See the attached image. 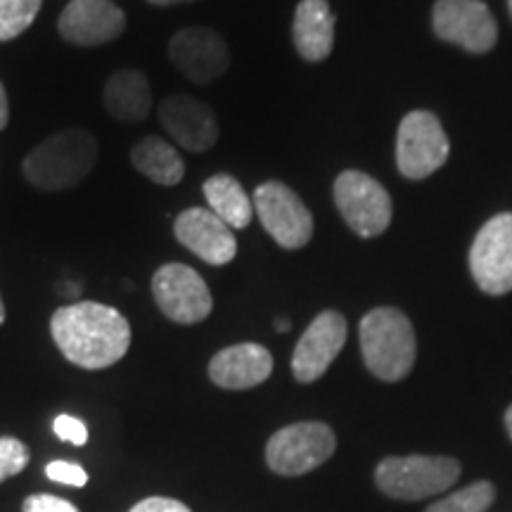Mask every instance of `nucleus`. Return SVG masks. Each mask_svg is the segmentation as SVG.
Instances as JSON below:
<instances>
[{"mask_svg":"<svg viewBox=\"0 0 512 512\" xmlns=\"http://www.w3.org/2000/svg\"><path fill=\"white\" fill-rule=\"evenodd\" d=\"M22 512H79V508H76L74 503L64 501L60 496L34 494L24 501Z\"/></svg>","mask_w":512,"mask_h":512,"instance_id":"nucleus-27","label":"nucleus"},{"mask_svg":"<svg viewBox=\"0 0 512 512\" xmlns=\"http://www.w3.org/2000/svg\"><path fill=\"white\" fill-rule=\"evenodd\" d=\"M290 328H292V323H290V320H287V318H278V320H275V330H278V332H287Z\"/></svg>","mask_w":512,"mask_h":512,"instance_id":"nucleus-30","label":"nucleus"},{"mask_svg":"<svg viewBox=\"0 0 512 512\" xmlns=\"http://www.w3.org/2000/svg\"><path fill=\"white\" fill-rule=\"evenodd\" d=\"M508 8H510V15H512V0H508Z\"/></svg>","mask_w":512,"mask_h":512,"instance_id":"nucleus-34","label":"nucleus"},{"mask_svg":"<svg viewBox=\"0 0 512 512\" xmlns=\"http://www.w3.org/2000/svg\"><path fill=\"white\" fill-rule=\"evenodd\" d=\"M335 204L347 226L361 238H377L392 223V197L363 171H342L335 181Z\"/></svg>","mask_w":512,"mask_h":512,"instance_id":"nucleus-7","label":"nucleus"},{"mask_svg":"<svg viewBox=\"0 0 512 512\" xmlns=\"http://www.w3.org/2000/svg\"><path fill=\"white\" fill-rule=\"evenodd\" d=\"M5 323V306H3V299H0V325Z\"/></svg>","mask_w":512,"mask_h":512,"instance_id":"nucleus-33","label":"nucleus"},{"mask_svg":"<svg viewBox=\"0 0 512 512\" xmlns=\"http://www.w3.org/2000/svg\"><path fill=\"white\" fill-rule=\"evenodd\" d=\"M254 211L261 226L285 249H302L313 238V216L302 197L280 181H268L254 190Z\"/></svg>","mask_w":512,"mask_h":512,"instance_id":"nucleus-8","label":"nucleus"},{"mask_svg":"<svg viewBox=\"0 0 512 512\" xmlns=\"http://www.w3.org/2000/svg\"><path fill=\"white\" fill-rule=\"evenodd\" d=\"M361 354L370 373L384 382H399L411 373L418 342L408 316L392 306L366 313L358 325Z\"/></svg>","mask_w":512,"mask_h":512,"instance_id":"nucleus-3","label":"nucleus"},{"mask_svg":"<svg viewBox=\"0 0 512 512\" xmlns=\"http://www.w3.org/2000/svg\"><path fill=\"white\" fill-rule=\"evenodd\" d=\"M131 162L140 174L150 178L157 185H176L183 181L185 164L174 145L157 136H147L138 140L131 150Z\"/></svg>","mask_w":512,"mask_h":512,"instance_id":"nucleus-21","label":"nucleus"},{"mask_svg":"<svg viewBox=\"0 0 512 512\" xmlns=\"http://www.w3.org/2000/svg\"><path fill=\"white\" fill-rule=\"evenodd\" d=\"M169 57L174 67L192 83H211L228 72L226 41L214 29H181L171 38Z\"/></svg>","mask_w":512,"mask_h":512,"instance_id":"nucleus-13","label":"nucleus"},{"mask_svg":"<svg viewBox=\"0 0 512 512\" xmlns=\"http://www.w3.org/2000/svg\"><path fill=\"white\" fill-rule=\"evenodd\" d=\"M29 460L31 453L22 441L15 437H0V484L19 475L29 465Z\"/></svg>","mask_w":512,"mask_h":512,"instance_id":"nucleus-24","label":"nucleus"},{"mask_svg":"<svg viewBox=\"0 0 512 512\" xmlns=\"http://www.w3.org/2000/svg\"><path fill=\"white\" fill-rule=\"evenodd\" d=\"M496 489L491 482H475L465 489L456 491V494L441 498L434 505H430L425 512H486L489 505L494 503Z\"/></svg>","mask_w":512,"mask_h":512,"instance_id":"nucleus-22","label":"nucleus"},{"mask_svg":"<svg viewBox=\"0 0 512 512\" xmlns=\"http://www.w3.org/2000/svg\"><path fill=\"white\" fill-rule=\"evenodd\" d=\"M43 0H0V43L22 36L38 17Z\"/></svg>","mask_w":512,"mask_h":512,"instance_id":"nucleus-23","label":"nucleus"},{"mask_svg":"<svg viewBox=\"0 0 512 512\" xmlns=\"http://www.w3.org/2000/svg\"><path fill=\"white\" fill-rule=\"evenodd\" d=\"M204 197L209 202V211H214L226 226L242 230L252 223L254 204L247 197L242 185L228 174H216L204 181Z\"/></svg>","mask_w":512,"mask_h":512,"instance_id":"nucleus-20","label":"nucleus"},{"mask_svg":"<svg viewBox=\"0 0 512 512\" xmlns=\"http://www.w3.org/2000/svg\"><path fill=\"white\" fill-rule=\"evenodd\" d=\"M98 140L83 128H64L36 145L24 159V178L38 190H67L91 176Z\"/></svg>","mask_w":512,"mask_h":512,"instance_id":"nucleus-2","label":"nucleus"},{"mask_svg":"<svg viewBox=\"0 0 512 512\" xmlns=\"http://www.w3.org/2000/svg\"><path fill=\"white\" fill-rule=\"evenodd\" d=\"M347 342V320L339 311H323L313 318L292 354V373L297 382L309 384L325 375Z\"/></svg>","mask_w":512,"mask_h":512,"instance_id":"nucleus-12","label":"nucleus"},{"mask_svg":"<svg viewBox=\"0 0 512 512\" xmlns=\"http://www.w3.org/2000/svg\"><path fill=\"white\" fill-rule=\"evenodd\" d=\"M53 430L62 441H69L74 446H83L88 441V427L74 415H57Z\"/></svg>","mask_w":512,"mask_h":512,"instance_id":"nucleus-26","label":"nucleus"},{"mask_svg":"<svg viewBox=\"0 0 512 512\" xmlns=\"http://www.w3.org/2000/svg\"><path fill=\"white\" fill-rule=\"evenodd\" d=\"M57 29L64 41L93 48L121 36L126 29V15L112 0H72L62 10Z\"/></svg>","mask_w":512,"mask_h":512,"instance_id":"nucleus-15","label":"nucleus"},{"mask_svg":"<svg viewBox=\"0 0 512 512\" xmlns=\"http://www.w3.org/2000/svg\"><path fill=\"white\" fill-rule=\"evenodd\" d=\"M152 294L159 311L181 325L202 323L214 309L207 283L195 268L185 264H166L152 278Z\"/></svg>","mask_w":512,"mask_h":512,"instance_id":"nucleus-11","label":"nucleus"},{"mask_svg":"<svg viewBox=\"0 0 512 512\" xmlns=\"http://www.w3.org/2000/svg\"><path fill=\"white\" fill-rule=\"evenodd\" d=\"M470 271L479 290L494 297L512 292V214H498L479 228L470 247Z\"/></svg>","mask_w":512,"mask_h":512,"instance_id":"nucleus-10","label":"nucleus"},{"mask_svg":"<svg viewBox=\"0 0 512 512\" xmlns=\"http://www.w3.org/2000/svg\"><path fill=\"white\" fill-rule=\"evenodd\" d=\"M505 427H508V434L512 439V406L508 408V411H505Z\"/></svg>","mask_w":512,"mask_h":512,"instance_id":"nucleus-31","label":"nucleus"},{"mask_svg":"<svg viewBox=\"0 0 512 512\" xmlns=\"http://www.w3.org/2000/svg\"><path fill=\"white\" fill-rule=\"evenodd\" d=\"M46 475L53 482L67 484V486H86L88 484V472L81 465L67 463V460H55L46 467Z\"/></svg>","mask_w":512,"mask_h":512,"instance_id":"nucleus-25","label":"nucleus"},{"mask_svg":"<svg viewBox=\"0 0 512 512\" xmlns=\"http://www.w3.org/2000/svg\"><path fill=\"white\" fill-rule=\"evenodd\" d=\"M8 121H10V102H8V95H5L3 83H0V131L8 126Z\"/></svg>","mask_w":512,"mask_h":512,"instance_id":"nucleus-29","label":"nucleus"},{"mask_svg":"<svg viewBox=\"0 0 512 512\" xmlns=\"http://www.w3.org/2000/svg\"><path fill=\"white\" fill-rule=\"evenodd\" d=\"M174 235L185 249L200 256L211 266H226L238 254V240L233 228L226 226L214 211L204 207H190L178 214L174 221Z\"/></svg>","mask_w":512,"mask_h":512,"instance_id":"nucleus-14","label":"nucleus"},{"mask_svg":"<svg viewBox=\"0 0 512 512\" xmlns=\"http://www.w3.org/2000/svg\"><path fill=\"white\" fill-rule=\"evenodd\" d=\"M451 143L437 114L408 112L396 136V166L408 181H422L446 164Z\"/></svg>","mask_w":512,"mask_h":512,"instance_id":"nucleus-6","label":"nucleus"},{"mask_svg":"<svg viewBox=\"0 0 512 512\" xmlns=\"http://www.w3.org/2000/svg\"><path fill=\"white\" fill-rule=\"evenodd\" d=\"M159 121L164 131L188 152H204L219 140L214 110L190 95H169L159 107Z\"/></svg>","mask_w":512,"mask_h":512,"instance_id":"nucleus-16","label":"nucleus"},{"mask_svg":"<svg viewBox=\"0 0 512 512\" xmlns=\"http://www.w3.org/2000/svg\"><path fill=\"white\" fill-rule=\"evenodd\" d=\"M432 27L441 41L467 53H489L498 41V24L482 0H437Z\"/></svg>","mask_w":512,"mask_h":512,"instance_id":"nucleus-9","label":"nucleus"},{"mask_svg":"<svg viewBox=\"0 0 512 512\" xmlns=\"http://www.w3.org/2000/svg\"><path fill=\"white\" fill-rule=\"evenodd\" d=\"M102 100H105V110L110 117L124 121V124H136L150 114V81L140 69H119L107 79Z\"/></svg>","mask_w":512,"mask_h":512,"instance_id":"nucleus-19","label":"nucleus"},{"mask_svg":"<svg viewBox=\"0 0 512 512\" xmlns=\"http://www.w3.org/2000/svg\"><path fill=\"white\" fill-rule=\"evenodd\" d=\"M460 477V463L446 456H392L375 470V482L399 501H422L451 489Z\"/></svg>","mask_w":512,"mask_h":512,"instance_id":"nucleus-4","label":"nucleus"},{"mask_svg":"<svg viewBox=\"0 0 512 512\" xmlns=\"http://www.w3.org/2000/svg\"><path fill=\"white\" fill-rule=\"evenodd\" d=\"M337 437L325 422H297L278 430L266 446V463L283 477H299L328 463Z\"/></svg>","mask_w":512,"mask_h":512,"instance_id":"nucleus-5","label":"nucleus"},{"mask_svg":"<svg viewBox=\"0 0 512 512\" xmlns=\"http://www.w3.org/2000/svg\"><path fill=\"white\" fill-rule=\"evenodd\" d=\"M128 512H192L188 505L176 501V498H164V496H152L133 505Z\"/></svg>","mask_w":512,"mask_h":512,"instance_id":"nucleus-28","label":"nucleus"},{"mask_svg":"<svg viewBox=\"0 0 512 512\" xmlns=\"http://www.w3.org/2000/svg\"><path fill=\"white\" fill-rule=\"evenodd\" d=\"M271 373V351L254 342L221 349L209 363L211 382L223 389H252L256 384L266 382Z\"/></svg>","mask_w":512,"mask_h":512,"instance_id":"nucleus-17","label":"nucleus"},{"mask_svg":"<svg viewBox=\"0 0 512 512\" xmlns=\"http://www.w3.org/2000/svg\"><path fill=\"white\" fill-rule=\"evenodd\" d=\"M335 22L328 0H302L292 24L294 48L299 57L306 62L328 60L335 46Z\"/></svg>","mask_w":512,"mask_h":512,"instance_id":"nucleus-18","label":"nucleus"},{"mask_svg":"<svg viewBox=\"0 0 512 512\" xmlns=\"http://www.w3.org/2000/svg\"><path fill=\"white\" fill-rule=\"evenodd\" d=\"M57 349L83 370H102L119 363L131 347V325L112 306L79 302L62 306L50 318Z\"/></svg>","mask_w":512,"mask_h":512,"instance_id":"nucleus-1","label":"nucleus"},{"mask_svg":"<svg viewBox=\"0 0 512 512\" xmlns=\"http://www.w3.org/2000/svg\"><path fill=\"white\" fill-rule=\"evenodd\" d=\"M152 5H176V3H188V0H150Z\"/></svg>","mask_w":512,"mask_h":512,"instance_id":"nucleus-32","label":"nucleus"}]
</instances>
